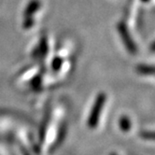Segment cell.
I'll return each instance as SVG.
<instances>
[{
    "label": "cell",
    "mask_w": 155,
    "mask_h": 155,
    "mask_svg": "<svg viewBox=\"0 0 155 155\" xmlns=\"http://www.w3.org/2000/svg\"><path fill=\"white\" fill-rule=\"evenodd\" d=\"M37 51L39 56H44V55H46V53L48 51V44H47V40L45 38H43L41 40Z\"/></svg>",
    "instance_id": "6"
},
{
    "label": "cell",
    "mask_w": 155,
    "mask_h": 155,
    "mask_svg": "<svg viewBox=\"0 0 155 155\" xmlns=\"http://www.w3.org/2000/svg\"><path fill=\"white\" fill-rule=\"evenodd\" d=\"M40 84H41V81H40V77H37V78H35L34 80L32 81V87L34 88V89H36V88H38V87H39L40 86Z\"/></svg>",
    "instance_id": "9"
},
{
    "label": "cell",
    "mask_w": 155,
    "mask_h": 155,
    "mask_svg": "<svg viewBox=\"0 0 155 155\" xmlns=\"http://www.w3.org/2000/svg\"><path fill=\"white\" fill-rule=\"evenodd\" d=\"M40 7H41V3L39 0H31L25 9L24 19L25 18H34V15L38 12Z\"/></svg>",
    "instance_id": "3"
},
{
    "label": "cell",
    "mask_w": 155,
    "mask_h": 155,
    "mask_svg": "<svg viewBox=\"0 0 155 155\" xmlns=\"http://www.w3.org/2000/svg\"><path fill=\"white\" fill-rule=\"evenodd\" d=\"M150 50L153 51H155V42L152 43V45H151V47H150Z\"/></svg>",
    "instance_id": "10"
},
{
    "label": "cell",
    "mask_w": 155,
    "mask_h": 155,
    "mask_svg": "<svg viewBox=\"0 0 155 155\" xmlns=\"http://www.w3.org/2000/svg\"><path fill=\"white\" fill-rule=\"evenodd\" d=\"M63 60L60 57H55L51 62V68L53 71H59L62 68Z\"/></svg>",
    "instance_id": "7"
},
{
    "label": "cell",
    "mask_w": 155,
    "mask_h": 155,
    "mask_svg": "<svg viewBox=\"0 0 155 155\" xmlns=\"http://www.w3.org/2000/svg\"><path fill=\"white\" fill-rule=\"evenodd\" d=\"M140 137L143 139H147V140H155V131L150 132V131H145V132H141L140 133Z\"/></svg>",
    "instance_id": "8"
},
{
    "label": "cell",
    "mask_w": 155,
    "mask_h": 155,
    "mask_svg": "<svg viewBox=\"0 0 155 155\" xmlns=\"http://www.w3.org/2000/svg\"><path fill=\"white\" fill-rule=\"evenodd\" d=\"M118 31H119L120 37L121 40H123L126 50L132 54L137 53V49L136 43L134 40H133L127 26L125 25L124 23H123V21H120V23L118 25Z\"/></svg>",
    "instance_id": "2"
},
{
    "label": "cell",
    "mask_w": 155,
    "mask_h": 155,
    "mask_svg": "<svg viewBox=\"0 0 155 155\" xmlns=\"http://www.w3.org/2000/svg\"><path fill=\"white\" fill-rule=\"evenodd\" d=\"M119 125H120V128L121 131L124 132H128L132 126L131 124V121L130 120L128 119V117L126 116H123L120 119V123H119Z\"/></svg>",
    "instance_id": "5"
},
{
    "label": "cell",
    "mask_w": 155,
    "mask_h": 155,
    "mask_svg": "<svg viewBox=\"0 0 155 155\" xmlns=\"http://www.w3.org/2000/svg\"><path fill=\"white\" fill-rule=\"evenodd\" d=\"M111 155H115V154H111Z\"/></svg>",
    "instance_id": "12"
},
{
    "label": "cell",
    "mask_w": 155,
    "mask_h": 155,
    "mask_svg": "<svg viewBox=\"0 0 155 155\" xmlns=\"http://www.w3.org/2000/svg\"><path fill=\"white\" fill-rule=\"evenodd\" d=\"M137 71L143 75H152L155 74V66L148 64H140L137 68Z\"/></svg>",
    "instance_id": "4"
},
{
    "label": "cell",
    "mask_w": 155,
    "mask_h": 155,
    "mask_svg": "<svg viewBox=\"0 0 155 155\" xmlns=\"http://www.w3.org/2000/svg\"><path fill=\"white\" fill-rule=\"evenodd\" d=\"M141 1H142L143 3H148V2L150 1V0H141Z\"/></svg>",
    "instance_id": "11"
},
{
    "label": "cell",
    "mask_w": 155,
    "mask_h": 155,
    "mask_svg": "<svg viewBox=\"0 0 155 155\" xmlns=\"http://www.w3.org/2000/svg\"><path fill=\"white\" fill-rule=\"evenodd\" d=\"M106 99H107V96L104 93H101L97 95L94 101V104L93 106V108L91 110L89 119H88V126L90 128H94L98 124L99 117H100L103 107L106 103Z\"/></svg>",
    "instance_id": "1"
}]
</instances>
